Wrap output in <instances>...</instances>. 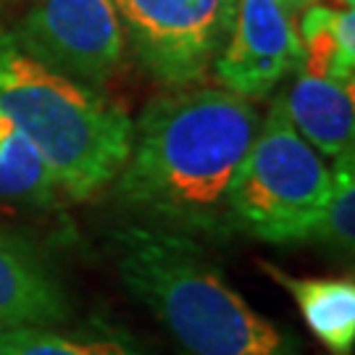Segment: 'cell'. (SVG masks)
Instances as JSON below:
<instances>
[{"label":"cell","mask_w":355,"mask_h":355,"mask_svg":"<svg viewBox=\"0 0 355 355\" xmlns=\"http://www.w3.org/2000/svg\"><path fill=\"white\" fill-rule=\"evenodd\" d=\"M13 37L42 66L89 89L103 87L124 61V29L111 0H37Z\"/></svg>","instance_id":"8992f818"},{"label":"cell","mask_w":355,"mask_h":355,"mask_svg":"<svg viewBox=\"0 0 355 355\" xmlns=\"http://www.w3.org/2000/svg\"><path fill=\"white\" fill-rule=\"evenodd\" d=\"M69 297L48 261L11 232L0 229V331L61 327Z\"/></svg>","instance_id":"ba28073f"},{"label":"cell","mask_w":355,"mask_h":355,"mask_svg":"<svg viewBox=\"0 0 355 355\" xmlns=\"http://www.w3.org/2000/svg\"><path fill=\"white\" fill-rule=\"evenodd\" d=\"M300 42L303 61L300 69L334 82H353L355 69V11L308 6L300 13Z\"/></svg>","instance_id":"8fae6325"},{"label":"cell","mask_w":355,"mask_h":355,"mask_svg":"<svg viewBox=\"0 0 355 355\" xmlns=\"http://www.w3.org/2000/svg\"><path fill=\"white\" fill-rule=\"evenodd\" d=\"M114 248L124 287L182 355H305L292 334L229 284L198 240L135 224L116 232Z\"/></svg>","instance_id":"7a4b0ae2"},{"label":"cell","mask_w":355,"mask_h":355,"mask_svg":"<svg viewBox=\"0 0 355 355\" xmlns=\"http://www.w3.org/2000/svg\"><path fill=\"white\" fill-rule=\"evenodd\" d=\"M263 271L290 292L318 343L334 355H353L355 282L350 277H292L271 263H263Z\"/></svg>","instance_id":"30bf717a"},{"label":"cell","mask_w":355,"mask_h":355,"mask_svg":"<svg viewBox=\"0 0 355 355\" xmlns=\"http://www.w3.org/2000/svg\"><path fill=\"white\" fill-rule=\"evenodd\" d=\"M295 82L282 95L292 127L318 155L337 158L353 150L355 98L353 82H334L297 69Z\"/></svg>","instance_id":"9c48e42d"},{"label":"cell","mask_w":355,"mask_h":355,"mask_svg":"<svg viewBox=\"0 0 355 355\" xmlns=\"http://www.w3.org/2000/svg\"><path fill=\"white\" fill-rule=\"evenodd\" d=\"M0 355H150L119 329L64 331L58 327H21L0 331Z\"/></svg>","instance_id":"7c38bea8"},{"label":"cell","mask_w":355,"mask_h":355,"mask_svg":"<svg viewBox=\"0 0 355 355\" xmlns=\"http://www.w3.org/2000/svg\"><path fill=\"white\" fill-rule=\"evenodd\" d=\"M0 114L35 142L58 190L87 200L129 155L132 119L98 89L51 71L0 29Z\"/></svg>","instance_id":"3957f363"},{"label":"cell","mask_w":355,"mask_h":355,"mask_svg":"<svg viewBox=\"0 0 355 355\" xmlns=\"http://www.w3.org/2000/svg\"><path fill=\"white\" fill-rule=\"evenodd\" d=\"M329 192L331 171L324 155L292 127L277 95L232 182V229L268 245L313 242Z\"/></svg>","instance_id":"277c9868"},{"label":"cell","mask_w":355,"mask_h":355,"mask_svg":"<svg viewBox=\"0 0 355 355\" xmlns=\"http://www.w3.org/2000/svg\"><path fill=\"white\" fill-rule=\"evenodd\" d=\"M55 192V177L35 142L0 114V200L51 205Z\"/></svg>","instance_id":"4fadbf2b"},{"label":"cell","mask_w":355,"mask_h":355,"mask_svg":"<svg viewBox=\"0 0 355 355\" xmlns=\"http://www.w3.org/2000/svg\"><path fill=\"white\" fill-rule=\"evenodd\" d=\"M135 55L166 87L200 82L224 48L237 0H111Z\"/></svg>","instance_id":"5b68a950"},{"label":"cell","mask_w":355,"mask_h":355,"mask_svg":"<svg viewBox=\"0 0 355 355\" xmlns=\"http://www.w3.org/2000/svg\"><path fill=\"white\" fill-rule=\"evenodd\" d=\"M331 192L316 229L318 245L340 255H350L355 245V158L353 150L334 158Z\"/></svg>","instance_id":"5bb4252c"},{"label":"cell","mask_w":355,"mask_h":355,"mask_svg":"<svg viewBox=\"0 0 355 355\" xmlns=\"http://www.w3.org/2000/svg\"><path fill=\"white\" fill-rule=\"evenodd\" d=\"M261 111L224 87L182 89L150 101L132 121V142L114 198L142 227L182 237L234 234L229 192L250 150Z\"/></svg>","instance_id":"6da1fadb"},{"label":"cell","mask_w":355,"mask_h":355,"mask_svg":"<svg viewBox=\"0 0 355 355\" xmlns=\"http://www.w3.org/2000/svg\"><path fill=\"white\" fill-rule=\"evenodd\" d=\"M343 6H347V8H353V0H340Z\"/></svg>","instance_id":"9a60e30c"},{"label":"cell","mask_w":355,"mask_h":355,"mask_svg":"<svg viewBox=\"0 0 355 355\" xmlns=\"http://www.w3.org/2000/svg\"><path fill=\"white\" fill-rule=\"evenodd\" d=\"M300 6L303 0H237L214 64L224 89L258 101L300 69Z\"/></svg>","instance_id":"52a82bcc"}]
</instances>
